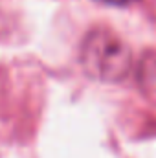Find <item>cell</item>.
Masks as SVG:
<instances>
[{"mask_svg": "<svg viewBox=\"0 0 156 158\" xmlns=\"http://www.w3.org/2000/svg\"><path fill=\"white\" fill-rule=\"evenodd\" d=\"M97 2H103V4H110V6H125L132 0H97Z\"/></svg>", "mask_w": 156, "mask_h": 158, "instance_id": "obj_2", "label": "cell"}, {"mask_svg": "<svg viewBox=\"0 0 156 158\" xmlns=\"http://www.w3.org/2000/svg\"><path fill=\"white\" fill-rule=\"evenodd\" d=\"M79 59L84 72L99 81H121L132 64L129 46L117 33L103 26L86 33Z\"/></svg>", "mask_w": 156, "mask_h": 158, "instance_id": "obj_1", "label": "cell"}]
</instances>
